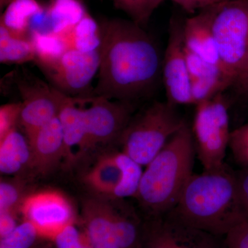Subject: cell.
<instances>
[{
	"label": "cell",
	"mask_w": 248,
	"mask_h": 248,
	"mask_svg": "<svg viewBox=\"0 0 248 248\" xmlns=\"http://www.w3.org/2000/svg\"><path fill=\"white\" fill-rule=\"evenodd\" d=\"M29 194L24 183L11 179H1L0 183V213L19 212L21 205Z\"/></svg>",
	"instance_id": "cell-28"
},
{
	"label": "cell",
	"mask_w": 248,
	"mask_h": 248,
	"mask_svg": "<svg viewBox=\"0 0 248 248\" xmlns=\"http://www.w3.org/2000/svg\"><path fill=\"white\" fill-rule=\"evenodd\" d=\"M123 170L116 157V152L102 155L85 174V184L93 195L112 200L116 190L122 182Z\"/></svg>",
	"instance_id": "cell-17"
},
{
	"label": "cell",
	"mask_w": 248,
	"mask_h": 248,
	"mask_svg": "<svg viewBox=\"0 0 248 248\" xmlns=\"http://www.w3.org/2000/svg\"><path fill=\"white\" fill-rule=\"evenodd\" d=\"M212 28L222 71L234 88L248 71V0L212 6Z\"/></svg>",
	"instance_id": "cell-5"
},
{
	"label": "cell",
	"mask_w": 248,
	"mask_h": 248,
	"mask_svg": "<svg viewBox=\"0 0 248 248\" xmlns=\"http://www.w3.org/2000/svg\"><path fill=\"white\" fill-rule=\"evenodd\" d=\"M32 167V152L27 138L14 129L0 140L1 174H17Z\"/></svg>",
	"instance_id": "cell-19"
},
{
	"label": "cell",
	"mask_w": 248,
	"mask_h": 248,
	"mask_svg": "<svg viewBox=\"0 0 248 248\" xmlns=\"http://www.w3.org/2000/svg\"><path fill=\"white\" fill-rule=\"evenodd\" d=\"M164 0H113L117 9L125 13L139 25H146Z\"/></svg>",
	"instance_id": "cell-27"
},
{
	"label": "cell",
	"mask_w": 248,
	"mask_h": 248,
	"mask_svg": "<svg viewBox=\"0 0 248 248\" xmlns=\"http://www.w3.org/2000/svg\"><path fill=\"white\" fill-rule=\"evenodd\" d=\"M184 53H185L186 63H187L190 80L224 74L221 71V68L205 61L200 57L197 56L195 54L186 49L185 46H184Z\"/></svg>",
	"instance_id": "cell-31"
},
{
	"label": "cell",
	"mask_w": 248,
	"mask_h": 248,
	"mask_svg": "<svg viewBox=\"0 0 248 248\" xmlns=\"http://www.w3.org/2000/svg\"><path fill=\"white\" fill-rule=\"evenodd\" d=\"M59 36L67 50L93 51L100 48L102 42L100 26L89 14L76 25Z\"/></svg>",
	"instance_id": "cell-21"
},
{
	"label": "cell",
	"mask_w": 248,
	"mask_h": 248,
	"mask_svg": "<svg viewBox=\"0 0 248 248\" xmlns=\"http://www.w3.org/2000/svg\"><path fill=\"white\" fill-rule=\"evenodd\" d=\"M31 40L35 52V62L41 69L48 68L58 61L67 49L60 36L52 32L32 31Z\"/></svg>",
	"instance_id": "cell-24"
},
{
	"label": "cell",
	"mask_w": 248,
	"mask_h": 248,
	"mask_svg": "<svg viewBox=\"0 0 248 248\" xmlns=\"http://www.w3.org/2000/svg\"><path fill=\"white\" fill-rule=\"evenodd\" d=\"M116 157L122 166L123 177L112 200H124L128 197H135L143 175V166L122 151L116 152Z\"/></svg>",
	"instance_id": "cell-25"
},
{
	"label": "cell",
	"mask_w": 248,
	"mask_h": 248,
	"mask_svg": "<svg viewBox=\"0 0 248 248\" xmlns=\"http://www.w3.org/2000/svg\"><path fill=\"white\" fill-rule=\"evenodd\" d=\"M232 87V84L224 74L191 80V94L192 105L212 99L227 89Z\"/></svg>",
	"instance_id": "cell-26"
},
{
	"label": "cell",
	"mask_w": 248,
	"mask_h": 248,
	"mask_svg": "<svg viewBox=\"0 0 248 248\" xmlns=\"http://www.w3.org/2000/svg\"><path fill=\"white\" fill-rule=\"evenodd\" d=\"M161 79L166 102L171 105H192L191 80L183 40V22L171 20L169 40L163 55Z\"/></svg>",
	"instance_id": "cell-11"
},
{
	"label": "cell",
	"mask_w": 248,
	"mask_h": 248,
	"mask_svg": "<svg viewBox=\"0 0 248 248\" xmlns=\"http://www.w3.org/2000/svg\"><path fill=\"white\" fill-rule=\"evenodd\" d=\"M22 107L21 102L4 104L0 108V140L16 128Z\"/></svg>",
	"instance_id": "cell-33"
},
{
	"label": "cell",
	"mask_w": 248,
	"mask_h": 248,
	"mask_svg": "<svg viewBox=\"0 0 248 248\" xmlns=\"http://www.w3.org/2000/svg\"><path fill=\"white\" fill-rule=\"evenodd\" d=\"M187 12L194 14L216 5L221 4L230 0H172Z\"/></svg>",
	"instance_id": "cell-36"
},
{
	"label": "cell",
	"mask_w": 248,
	"mask_h": 248,
	"mask_svg": "<svg viewBox=\"0 0 248 248\" xmlns=\"http://www.w3.org/2000/svg\"><path fill=\"white\" fill-rule=\"evenodd\" d=\"M190 128L196 155L203 170L224 166L232 132L228 103L224 93L195 106L193 123Z\"/></svg>",
	"instance_id": "cell-6"
},
{
	"label": "cell",
	"mask_w": 248,
	"mask_h": 248,
	"mask_svg": "<svg viewBox=\"0 0 248 248\" xmlns=\"http://www.w3.org/2000/svg\"><path fill=\"white\" fill-rule=\"evenodd\" d=\"M196 155L187 122L146 166L135 198L150 218L169 213L177 205L193 174Z\"/></svg>",
	"instance_id": "cell-3"
},
{
	"label": "cell",
	"mask_w": 248,
	"mask_h": 248,
	"mask_svg": "<svg viewBox=\"0 0 248 248\" xmlns=\"http://www.w3.org/2000/svg\"><path fill=\"white\" fill-rule=\"evenodd\" d=\"M186 122L177 107L155 102L133 116L118 143L123 153L146 166Z\"/></svg>",
	"instance_id": "cell-4"
},
{
	"label": "cell",
	"mask_w": 248,
	"mask_h": 248,
	"mask_svg": "<svg viewBox=\"0 0 248 248\" xmlns=\"http://www.w3.org/2000/svg\"><path fill=\"white\" fill-rule=\"evenodd\" d=\"M223 239L225 248H248V218L235 225Z\"/></svg>",
	"instance_id": "cell-34"
},
{
	"label": "cell",
	"mask_w": 248,
	"mask_h": 248,
	"mask_svg": "<svg viewBox=\"0 0 248 248\" xmlns=\"http://www.w3.org/2000/svg\"><path fill=\"white\" fill-rule=\"evenodd\" d=\"M116 239L120 248H141L143 226L135 210L124 200H110Z\"/></svg>",
	"instance_id": "cell-18"
},
{
	"label": "cell",
	"mask_w": 248,
	"mask_h": 248,
	"mask_svg": "<svg viewBox=\"0 0 248 248\" xmlns=\"http://www.w3.org/2000/svg\"><path fill=\"white\" fill-rule=\"evenodd\" d=\"M84 234L93 248H120L116 239L110 200L86 197L81 204Z\"/></svg>",
	"instance_id": "cell-14"
},
{
	"label": "cell",
	"mask_w": 248,
	"mask_h": 248,
	"mask_svg": "<svg viewBox=\"0 0 248 248\" xmlns=\"http://www.w3.org/2000/svg\"><path fill=\"white\" fill-rule=\"evenodd\" d=\"M57 248H93L84 233H81L75 223L67 226L54 239Z\"/></svg>",
	"instance_id": "cell-32"
},
{
	"label": "cell",
	"mask_w": 248,
	"mask_h": 248,
	"mask_svg": "<svg viewBox=\"0 0 248 248\" xmlns=\"http://www.w3.org/2000/svg\"><path fill=\"white\" fill-rule=\"evenodd\" d=\"M183 40L186 49L208 63L221 68L212 28V7L202 10L200 14L187 18L183 22Z\"/></svg>",
	"instance_id": "cell-16"
},
{
	"label": "cell",
	"mask_w": 248,
	"mask_h": 248,
	"mask_svg": "<svg viewBox=\"0 0 248 248\" xmlns=\"http://www.w3.org/2000/svg\"><path fill=\"white\" fill-rule=\"evenodd\" d=\"M17 226L16 213L11 212L0 213V239L12 232Z\"/></svg>",
	"instance_id": "cell-37"
},
{
	"label": "cell",
	"mask_w": 248,
	"mask_h": 248,
	"mask_svg": "<svg viewBox=\"0 0 248 248\" xmlns=\"http://www.w3.org/2000/svg\"><path fill=\"white\" fill-rule=\"evenodd\" d=\"M234 88L240 95L248 97V71Z\"/></svg>",
	"instance_id": "cell-38"
},
{
	"label": "cell",
	"mask_w": 248,
	"mask_h": 248,
	"mask_svg": "<svg viewBox=\"0 0 248 248\" xmlns=\"http://www.w3.org/2000/svg\"><path fill=\"white\" fill-rule=\"evenodd\" d=\"M43 11V7L36 0H11L1 16L0 24L13 35L29 39L31 22Z\"/></svg>",
	"instance_id": "cell-20"
},
{
	"label": "cell",
	"mask_w": 248,
	"mask_h": 248,
	"mask_svg": "<svg viewBox=\"0 0 248 248\" xmlns=\"http://www.w3.org/2000/svg\"><path fill=\"white\" fill-rule=\"evenodd\" d=\"M39 237L35 226L24 220L12 232L1 239L0 248H31Z\"/></svg>",
	"instance_id": "cell-29"
},
{
	"label": "cell",
	"mask_w": 248,
	"mask_h": 248,
	"mask_svg": "<svg viewBox=\"0 0 248 248\" xmlns=\"http://www.w3.org/2000/svg\"><path fill=\"white\" fill-rule=\"evenodd\" d=\"M100 30V63L92 97L133 102L151 94L161 79L163 60L154 39L131 19H108Z\"/></svg>",
	"instance_id": "cell-1"
},
{
	"label": "cell",
	"mask_w": 248,
	"mask_h": 248,
	"mask_svg": "<svg viewBox=\"0 0 248 248\" xmlns=\"http://www.w3.org/2000/svg\"><path fill=\"white\" fill-rule=\"evenodd\" d=\"M54 89L60 104L58 118L64 138L66 160L70 162L76 160L75 149L77 157L89 151L84 102L81 99L67 95L55 88Z\"/></svg>",
	"instance_id": "cell-13"
},
{
	"label": "cell",
	"mask_w": 248,
	"mask_h": 248,
	"mask_svg": "<svg viewBox=\"0 0 248 248\" xmlns=\"http://www.w3.org/2000/svg\"><path fill=\"white\" fill-rule=\"evenodd\" d=\"M30 79L18 81V89L23 99L19 123L27 138L58 117L60 110V104L53 86Z\"/></svg>",
	"instance_id": "cell-12"
},
{
	"label": "cell",
	"mask_w": 248,
	"mask_h": 248,
	"mask_svg": "<svg viewBox=\"0 0 248 248\" xmlns=\"http://www.w3.org/2000/svg\"><path fill=\"white\" fill-rule=\"evenodd\" d=\"M19 213L24 220L35 226L40 238L52 241L75 221L74 210L69 201L63 194L54 190L29 194Z\"/></svg>",
	"instance_id": "cell-10"
},
{
	"label": "cell",
	"mask_w": 248,
	"mask_h": 248,
	"mask_svg": "<svg viewBox=\"0 0 248 248\" xmlns=\"http://www.w3.org/2000/svg\"></svg>",
	"instance_id": "cell-39"
},
{
	"label": "cell",
	"mask_w": 248,
	"mask_h": 248,
	"mask_svg": "<svg viewBox=\"0 0 248 248\" xmlns=\"http://www.w3.org/2000/svg\"><path fill=\"white\" fill-rule=\"evenodd\" d=\"M87 14L80 0H53L46 10L48 32L61 35Z\"/></svg>",
	"instance_id": "cell-22"
},
{
	"label": "cell",
	"mask_w": 248,
	"mask_h": 248,
	"mask_svg": "<svg viewBox=\"0 0 248 248\" xmlns=\"http://www.w3.org/2000/svg\"><path fill=\"white\" fill-rule=\"evenodd\" d=\"M240 202L245 216L248 218V170L239 169L235 170Z\"/></svg>",
	"instance_id": "cell-35"
},
{
	"label": "cell",
	"mask_w": 248,
	"mask_h": 248,
	"mask_svg": "<svg viewBox=\"0 0 248 248\" xmlns=\"http://www.w3.org/2000/svg\"><path fill=\"white\" fill-rule=\"evenodd\" d=\"M35 52L31 39L13 35L0 24V62L1 63H20L35 61Z\"/></svg>",
	"instance_id": "cell-23"
},
{
	"label": "cell",
	"mask_w": 248,
	"mask_h": 248,
	"mask_svg": "<svg viewBox=\"0 0 248 248\" xmlns=\"http://www.w3.org/2000/svg\"><path fill=\"white\" fill-rule=\"evenodd\" d=\"M85 108L89 151L98 146L117 142L133 116V102L102 97L88 98Z\"/></svg>",
	"instance_id": "cell-8"
},
{
	"label": "cell",
	"mask_w": 248,
	"mask_h": 248,
	"mask_svg": "<svg viewBox=\"0 0 248 248\" xmlns=\"http://www.w3.org/2000/svg\"><path fill=\"white\" fill-rule=\"evenodd\" d=\"M99 49L91 52L67 50L58 61L42 71L53 87L72 97L85 96L99 71Z\"/></svg>",
	"instance_id": "cell-9"
},
{
	"label": "cell",
	"mask_w": 248,
	"mask_h": 248,
	"mask_svg": "<svg viewBox=\"0 0 248 248\" xmlns=\"http://www.w3.org/2000/svg\"><path fill=\"white\" fill-rule=\"evenodd\" d=\"M223 238L188 226L169 212L143 226L141 248H225Z\"/></svg>",
	"instance_id": "cell-7"
},
{
	"label": "cell",
	"mask_w": 248,
	"mask_h": 248,
	"mask_svg": "<svg viewBox=\"0 0 248 248\" xmlns=\"http://www.w3.org/2000/svg\"><path fill=\"white\" fill-rule=\"evenodd\" d=\"M229 148L239 169L248 170V122L232 130Z\"/></svg>",
	"instance_id": "cell-30"
},
{
	"label": "cell",
	"mask_w": 248,
	"mask_h": 248,
	"mask_svg": "<svg viewBox=\"0 0 248 248\" xmlns=\"http://www.w3.org/2000/svg\"><path fill=\"white\" fill-rule=\"evenodd\" d=\"M32 152V167L41 174H48L66 159V146L61 124L53 119L27 138Z\"/></svg>",
	"instance_id": "cell-15"
},
{
	"label": "cell",
	"mask_w": 248,
	"mask_h": 248,
	"mask_svg": "<svg viewBox=\"0 0 248 248\" xmlns=\"http://www.w3.org/2000/svg\"><path fill=\"white\" fill-rule=\"evenodd\" d=\"M170 212L188 226L224 237L246 218L235 170L226 164L201 174L193 173Z\"/></svg>",
	"instance_id": "cell-2"
}]
</instances>
